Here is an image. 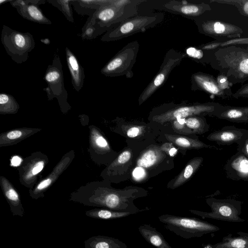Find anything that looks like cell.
<instances>
[{"instance_id": "32", "label": "cell", "mask_w": 248, "mask_h": 248, "mask_svg": "<svg viewBox=\"0 0 248 248\" xmlns=\"http://www.w3.org/2000/svg\"><path fill=\"white\" fill-rule=\"evenodd\" d=\"M94 140L96 144L99 148L106 150L110 149L107 141L101 135L97 134L95 137Z\"/></svg>"}, {"instance_id": "37", "label": "cell", "mask_w": 248, "mask_h": 248, "mask_svg": "<svg viewBox=\"0 0 248 248\" xmlns=\"http://www.w3.org/2000/svg\"><path fill=\"white\" fill-rule=\"evenodd\" d=\"M213 29L216 33L220 34L224 32L225 31V26L223 24L217 22L214 23Z\"/></svg>"}, {"instance_id": "5", "label": "cell", "mask_w": 248, "mask_h": 248, "mask_svg": "<svg viewBox=\"0 0 248 248\" xmlns=\"http://www.w3.org/2000/svg\"><path fill=\"white\" fill-rule=\"evenodd\" d=\"M224 108V107L215 103L179 105L154 115L152 120L155 122L163 124L178 119L186 118L191 116H216Z\"/></svg>"}, {"instance_id": "16", "label": "cell", "mask_w": 248, "mask_h": 248, "mask_svg": "<svg viewBox=\"0 0 248 248\" xmlns=\"http://www.w3.org/2000/svg\"><path fill=\"white\" fill-rule=\"evenodd\" d=\"M160 147L154 146L144 150L137 160V167L148 168L158 163L166 156Z\"/></svg>"}, {"instance_id": "1", "label": "cell", "mask_w": 248, "mask_h": 248, "mask_svg": "<svg viewBox=\"0 0 248 248\" xmlns=\"http://www.w3.org/2000/svg\"><path fill=\"white\" fill-rule=\"evenodd\" d=\"M146 195V191L143 189L129 187L123 190L108 189L78 202L88 206L135 214L148 210L140 209L134 203V200Z\"/></svg>"}, {"instance_id": "35", "label": "cell", "mask_w": 248, "mask_h": 248, "mask_svg": "<svg viewBox=\"0 0 248 248\" xmlns=\"http://www.w3.org/2000/svg\"><path fill=\"white\" fill-rule=\"evenodd\" d=\"M133 175L136 180L141 179L142 177L145 175L143 168L138 167V168H136L134 170Z\"/></svg>"}, {"instance_id": "27", "label": "cell", "mask_w": 248, "mask_h": 248, "mask_svg": "<svg viewBox=\"0 0 248 248\" xmlns=\"http://www.w3.org/2000/svg\"><path fill=\"white\" fill-rule=\"evenodd\" d=\"M71 0H57L48 1L54 6L59 8L65 15L67 20L71 22H74L71 9L70 6V2Z\"/></svg>"}, {"instance_id": "29", "label": "cell", "mask_w": 248, "mask_h": 248, "mask_svg": "<svg viewBox=\"0 0 248 248\" xmlns=\"http://www.w3.org/2000/svg\"><path fill=\"white\" fill-rule=\"evenodd\" d=\"M0 105L1 110L8 109H15L17 104L13 96L5 93L0 94Z\"/></svg>"}, {"instance_id": "19", "label": "cell", "mask_w": 248, "mask_h": 248, "mask_svg": "<svg viewBox=\"0 0 248 248\" xmlns=\"http://www.w3.org/2000/svg\"><path fill=\"white\" fill-rule=\"evenodd\" d=\"M16 8L20 16L29 20L40 24H51V22L45 16L41 10L31 1H27L25 5Z\"/></svg>"}, {"instance_id": "12", "label": "cell", "mask_w": 248, "mask_h": 248, "mask_svg": "<svg viewBox=\"0 0 248 248\" xmlns=\"http://www.w3.org/2000/svg\"><path fill=\"white\" fill-rule=\"evenodd\" d=\"M248 137V130L239 128L234 126H226L211 133L207 137L209 140L218 145L237 144Z\"/></svg>"}, {"instance_id": "38", "label": "cell", "mask_w": 248, "mask_h": 248, "mask_svg": "<svg viewBox=\"0 0 248 248\" xmlns=\"http://www.w3.org/2000/svg\"><path fill=\"white\" fill-rule=\"evenodd\" d=\"M22 134V132L20 130H13L8 133L7 137L10 140H15L20 137Z\"/></svg>"}, {"instance_id": "14", "label": "cell", "mask_w": 248, "mask_h": 248, "mask_svg": "<svg viewBox=\"0 0 248 248\" xmlns=\"http://www.w3.org/2000/svg\"><path fill=\"white\" fill-rule=\"evenodd\" d=\"M203 160L202 157H195L191 159L183 170L168 184V187L175 189L186 183L201 166Z\"/></svg>"}, {"instance_id": "44", "label": "cell", "mask_w": 248, "mask_h": 248, "mask_svg": "<svg viewBox=\"0 0 248 248\" xmlns=\"http://www.w3.org/2000/svg\"><path fill=\"white\" fill-rule=\"evenodd\" d=\"M7 1H10H10H7V0H0V3L1 4L2 2H7Z\"/></svg>"}, {"instance_id": "45", "label": "cell", "mask_w": 248, "mask_h": 248, "mask_svg": "<svg viewBox=\"0 0 248 248\" xmlns=\"http://www.w3.org/2000/svg\"><path fill=\"white\" fill-rule=\"evenodd\" d=\"M225 81V79H222L221 80H220V82H223Z\"/></svg>"}, {"instance_id": "21", "label": "cell", "mask_w": 248, "mask_h": 248, "mask_svg": "<svg viewBox=\"0 0 248 248\" xmlns=\"http://www.w3.org/2000/svg\"><path fill=\"white\" fill-rule=\"evenodd\" d=\"M165 136L170 142L182 149H200L211 147L210 145L206 144L198 139L171 134H165Z\"/></svg>"}, {"instance_id": "2", "label": "cell", "mask_w": 248, "mask_h": 248, "mask_svg": "<svg viewBox=\"0 0 248 248\" xmlns=\"http://www.w3.org/2000/svg\"><path fill=\"white\" fill-rule=\"evenodd\" d=\"M158 219L166 229L185 239L202 237L220 229L214 224L195 217L165 214Z\"/></svg>"}, {"instance_id": "13", "label": "cell", "mask_w": 248, "mask_h": 248, "mask_svg": "<svg viewBox=\"0 0 248 248\" xmlns=\"http://www.w3.org/2000/svg\"><path fill=\"white\" fill-rule=\"evenodd\" d=\"M67 63L70 73L72 83L74 89L79 91L83 87L85 74L82 67L71 50L65 48Z\"/></svg>"}, {"instance_id": "8", "label": "cell", "mask_w": 248, "mask_h": 248, "mask_svg": "<svg viewBox=\"0 0 248 248\" xmlns=\"http://www.w3.org/2000/svg\"><path fill=\"white\" fill-rule=\"evenodd\" d=\"M139 48L137 41L128 43L104 66L101 73L110 77L129 74L136 62Z\"/></svg>"}, {"instance_id": "4", "label": "cell", "mask_w": 248, "mask_h": 248, "mask_svg": "<svg viewBox=\"0 0 248 248\" xmlns=\"http://www.w3.org/2000/svg\"><path fill=\"white\" fill-rule=\"evenodd\" d=\"M1 41L7 54L18 63L26 62L29 53L35 47L34 39L30 33L15 31L5 25L3 26Z\"/></svg>"}, {"instance_id": "18", "label": "cell", "mask_w": 248, "mask_h": 248, "mask_svg": "<svg viewBox=\"0 0 248 248\" xmlns=\"http://www.w3.org/2000/svg\"><path fill=\"white\" fill-rule=\"evenodd\" d=\"M85 248H128L118 239L105 235L92 236L84 241Z\"/></svg>"}, {"instance_id": "28", "label": "cell", "mask_w": 248, "mask_h": 248, "mask_svg": "<svg viewBox=\"0 0 248 248\" xmlns=\"http://www.w3.org/2000/svg\"><path fill=\"white\" fill-rule=\"evenodd\" d=\"M174 130L182 134H193L192 131L186 124V118L178 119L171 122Z\"/></svg>"}, {"instance_id": "41", "label": "cell", "mask_w": 248, "mask_h": 248, "mask_svg": "<svg viewBox=\"0 0 248 248\" xmlns=\"http://www.w3.org/2000/svg\"><path fill=\"white\" fill-rule=\"evenodd\" d=\"M21 161L22 159L20 157L15 156L11 159V164L14 166H18L20 164Z\"/></svg>"}, {"instance_id": "39", "label": "cell", "mask_w": 248, "mask_h": 248, "mask_svg": "<svg viewBox=\"0 0 248 248\" xmlns=\"http://www.w3.org/2000/svg\"><path fill=\"white\" fill-rule=\"evenodd\" d=\"M95 31V28L94 27H89L86 28L84 32L83 36L86 37L90 38V36H92L94 34V31Z\"/></svg>"}, {"instance_id": "10", "label": "cell", "mask_w": 248, "mask_h": 248, "mask_svg": "<svg viewBox=\"0 0 248 248\" xmlns=\"http://www.w3.org/2000/svg\"><path fill=\"white\" fill-rule=\"evenodd\" d=\"M55 53V57L51 65L48 66L44 79L48 85V87L44 88L48 96H61L66 94L63 85V78L61 64L59 55Z\"/></svg>"}, {"instance_id": "15", "label": "cell", "mask_w": 248, "mask_h": 248, "mask_svg": "<svg viewBox=\"0 0 248 248\" xmlns=\"http://www.w3.org/2000/svg\"><path fill=\"white\" fill-rule=\"evenodd\" d=\"M167 11L184 16H194L201 14L202 7L200 5L188 3L186 1H170L164 4Z\"/></svg>"}, {"instance_id": "25", "label": "cell", "mask_w": 248, "mask_h": 248, "mask_svg": "<svg viewBox=\"0 0 248 248\" xmlns=\"http://www.w3.org/2000/svg\"><path fill=\"white\" fill-rule=\"evenodd\" d=\"M186 124L193 134H202L209 131L210 126L202 116H191L186 118Z\"/></svg>"}, {"instance_id": "11", "label": "cell", "mask_w": 248, "mask_h": 248, "mask_svg": "<svg viewBox=\"0 0 248 248\" xmlns=\"http://www.w3.org/2000/svg\"><path fill=\"white\" fill-rule=\"evenodd\" d=\"M224 170L227 178L248 182V157L241 152L237 151L229 158Z\"/></svg>"}, {"instance_id": "26", "label": "cell", "mask_w": 248, "mask_h": 248, "mask_svg": "<svg viewBox=\"0 0 248 248\" xmlns=\"http://www.w3.org/2000/svg\"><path fill=\"white\" fill-rule=\"evenodd\" d=\"M132 158V153L129 149L123 151L116 159L115 161L111 165V169L114 170L115 172L118 174L120 172L122 173L124 167L126 165L131 164Z\"/></svg>"}, {"instance_id": "43", "label": "cell", "mask_w": 248, "mask_h": 248, "mask_svg": "<svg viewBox=\"0 0 248 248\" xmlns=\"http://www.w3.org/2000/svg\"><path fill=\"white\" fill-rule=\"evenodd\" d=\"M244 10L245 12L248 14V1H247L244 6Z\"/></svg>"}, {"instance_id": "3", "label": "cell", "mask_w": 248, "mask_h": 248, "mask_svg": "<svg viewBox=\"0 0 248 248\" xmlns=\"http://www.w3.org/2000/svg\"><path fill=\"white\" fill-rule=\"evenodd\" d=\"M141 0H109L94 12L91 22H96L106 30L118 23L133 17L137 13L136 6Z\"/></svg>"}, {"instance_id": "7", "label": "cell", "mask_w": 248, "mask_h": 248, "mask_svg": "<svg viewBox=\"0 0 248 248\" xmlns=\"http://www.w3.org/2000/svg\"><path fill=\"white\" fill-rule=\"evenodd\" d=\"M206 202L210 207L211 212H206L196 210H189L192 214L202 217L218 220L233 222H243L241 218L242 202L233 199H218L209 198Z\"/></svg>"}, {"instance_id": "36", "label": "cell", "mask_w": 248, "mask_h": 248, "mask_svg": "<svg viewBox=\"0 0 248 248\" xmlns=\"http://www.w3.org/2000/svg\"><path fill=\"white\" fill-rule=\"evenodd\" d=\"M44 163L41 161L37 162L35 165L33 167L31 171V175H35L40 172L43 169Z\"/></svg>"}, {"instance_id": "31", "label": "cell", "mask_w": 248, "mask_h": 248, "mask_svg": "<svg viewBox=\"0 0 248 248\" xmlns=\"http://www.w3.org/2000/svg\"><path fill=\"white\" fill-rule=\"evenodd\" d=\"M143 129L141 126H131L127 129L125 133L128 137L133 138L140 135L142 132Z\"/></svg>"}, {"instance_id": "40", "label": "cell", "mask_w": 248, "mask_h": 248, "mask_svg": "<svg viewBox=\"0 0 248 248\" xmlns=\"http://www.w3.org/2000/svg\"><path fill=\"white\" fill-rule=\"evenodd\" d=\"M240 69L246 74H248V59L241 62L240 64Z\"/></svg>"}, {"instance_id": "33", "label": "cell", "mask_w": 248, "mask_h": 248, "mask_svg": "<svg viewBox=\"0 0 248 248\" xmlns=\"http://www.w3.org/2000/svg\"><path fill=\"white\" fill-rule=\"evenodd\" d=\"M237 151L241 152L248 157V137L237 144Z\"/></svg>"}, {"instance_id": "42", "label": "cell", "mask_w": 248, "mask_h": 248, "mask_svg": "<svg viewBox=\"0 0 248 248\" xmlns=\"http://www.w3.org/2000/svg\"><path fill=\"white\" fill-rule=\"evenodd\" d=\"M236 96H248V85L236 94Z\"/></svg>"}, {"instance_id": "20", "label": "cell", "mask_w": 248, "mask_h": 248, "mask_svg": "<svg viewBox=\"0 0 248 248\" xmlns=\"http://www.w3.org/2000/svg\"><path fill=\"white\" fill-rule=\"evenodd\" d=\"M216 117L234 123H248V107H224Z\"/></svg>"}, {"instance_id": "22", "label": "cell", "mask_w": 248, "mask_h": 248, "mask_svg": "<svg viewBox=\"0 0 248 248\" xmlns=\"http://www.w3.org/2000/svg\"><path fill=\"white\" fill-rule=\"evenodd\" d=\"M237 235L231 234L224 237L222 241L211 248H248V232H239Z\"/></svg>"}, {"instance_id": "24", "label": "cell", "mask_w": 248, "mask_h": 248, "mask_svg": "<svg viewBox=\"0 0 248 248\" xmlns=\"http://www.w3.org/2000/svg\"><path fill=\"white\" fill-rule=\"evenodd\" d=\"M133 214L129 212L117 211L106 208H96L85 212V215L88 217L104 220L115 219Z\"/></svg>"}, {"instance_id": "9", "label": "cell", "mask_w": 248, "mask_h": 248, "mask_svg": "<svg viewBox=\"0 0 248 248\" xmlns=\"http://www.w3.org/2000/svg\"><path fill=\"white\" fill-rule=\"evenodd\" d=\"M185 55L174 49L168 51L159 71L140 94L139 98L140 105L150 97L169 78L172 70L178 65Z\"/></svg>"}, {"instance_id": "23", "label": "cell", "mask_w": 248, "mask_h": 248, "mask_svg": "<svg viewBox=\"0 0 248 248\" xmlns=\"http://www.w3.org/2000/svg\"><path fill=\"white\" fill-rule=\"evenodd\" d=\"M191 79L192 87L195 86L214 94L222 93L214 79L206 75L196 73L192 76Z\"/></svg>"}, {"instance_id": "6", "label": "cell", "mask_w": 248, "mask_h": 248, "mask_svg": "<svg viewBox=\"0 0 248 248\" xmlns=\"http://www.w3.org/2000/svg\"><path fill=\"white\" fill-rule=\"evenodd\" d=\"M162 14L137 16L122 22L115 28L109 30L102 38L104 41L122 39L139 32L144 31L160 23Z\"/></svg>"}, {"instance_id": "30", "label": "cell", "mask_w": 248, "mask_h": 248, "mask_svg": "<svg viewBox=\"0 0 248 248\" xmlns=\"http://www.w3.org/2000/svg\"><path fill=\"white\" fill-rule=\"evenodd\" d=\"M161 149L170 156H174L177 152V148L171 142H165L160 146Z\"/></svg>"}, {"instance_id": "17", "label": "cell", "mask_w": 248, "mask_h": 248, "mask_svg": "<svg viewBox=\"0 0 248 248\" xmlns=\"http://www.w3.org/2000/svg\"><path fill=\"white\" fill-rule=\"evenodd\" d=\"M138 230L144 239L156 248H172L163 235L151 225L142 224Z\"/></svg>"}, {"instance_id": "34", "label": "cell", "mask_w": 248, "mask_h": 248, "mask_svg": "<svg viewBox=\"0 0 248 248\" xmlns=\"http://www.w3.org/2000/svg\"><path fill=\"white\" fill-rule=\"evenodd\" d=\"M186 53L190 57L195 59H201L203 56V53L202 50L194 47L187 48L186 49Z\"/></svg>"}]
</instances>
